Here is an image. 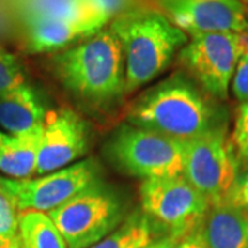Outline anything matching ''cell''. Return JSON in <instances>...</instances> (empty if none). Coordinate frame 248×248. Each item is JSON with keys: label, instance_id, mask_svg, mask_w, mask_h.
<instances>
[{"label": "cell", "instance_id": "obj_13", "mask_svg": "<svg viewBox=\"0 0 248 248\" xmlns=\"http://www.w3.org/2000/svg\"><path fill=\"white\" fill-rule=\"evenodd\" d=\"M43 102L31 84L0 95V125L11 135H19L43 125L46 117Z\"/></svg>", "mask_w": 248, "mask_h": 248}, {"label": "cell", "instance_id": "obj_25", "mask_svg": "<svg viewBox=\"0 0 248 248\" xmlns=\"http://www.w3.org/2000/svg\"><path fill=\"white\" fill-rule=\"evenodd\" d=\"M18 25L6 0H0V40L17 35Z\"/></svg>", "mask_w": 248, "mask_h": 248}, {"label": "cell", "instance_id": "obj_2", "mask_svg": "<svg viewBox=\"0 0 248 248\" xmlns=\"http://www.w3.org/2000/svg\"><path fill=\"white\" fill-rule=\"evenodd\" d=\"M51 69L63 89L90 107H107L125 94L123 51L108 28L51 54Z\"/></svg>", "mask_w": 248, "mask_h": 248}, {"label": "cell", "instance_id": "obj_16", "mask_svg": "<svg viewBox=\"0 0 248 248\" xmlns=\"http://www.w3.org/2000/svg\"><path fill=\"white\" fill-rule=\"evenodd\" d=\"M6 1L17 21L18 28L45 19L98 17L95 13L90 10L84 0H6Z\"/></svg>", "mask_w": 248, "mask_h": 248}, {"label": "cell", "instance_id": "obj_30", "mask_svg": "<svg viewBox=\"0 0 248 248\" xmlns=\"http://www.w3.org/2000/svg\"><path fill=\"white\" fill-rule=\"evenodd\" d=\"M6 135H7V134L3 133V131H0V145H1V142H3V140L6 138Z\"/></svg>", "mask_w": 248, "mask_h": 248}, {"label": "cell", "instance_id": "obj_10", "mask_svg": "<svg viewBox=\"0 0 248 248\" xmlns=\"http://www.w3.org/2000/svg\"><path fill=\"white\" fill-rule=\"evenodd\" d=\"M163 13L186 35H248V6L244 0H159Z\"/></svg>", "mask_w": 248, "mask_h": 248}, {"label": "cell", "instance_id": "obj_29", "mask_svg": "<svg viewBox=\"0 0 248 248\" xmlns=\"http://www.w3.org/2000/svg\"><path fill=\"white\" fill-rule=\"evenodd\" d=\"M10 248H22V247H21V243H19V239H18V234H17V237H16V239H13Z\"/></svg>", "mask_w": 248, "mask_h": 248}, {"label": "cell", "instance_id": "obj_23", "mask_svg": "<svg viewBox=\"0 0 248 248\" xmlns=\"http://www.w3.org/2000/svg\"><path fill=\"white\" fill-rule=\"evenodd\" d=\"M231 89L233 95L239 99L241 104L248 105V48L241 55L236 71L232 78Z\"/></svg>", "mask_w": 248, "mask_h": 248}, {"label": "cell", "instance_id": "obj_19", "mask_svg": "<svg viewBox=\"0 0 248 248\" xmlns=\"http://www.w3.org/2000/svg\"><path fill=\"white\" fill-rule=\"evenodd\" d=\"M28 83L24 66L18 57L0 43V95Z\"/></svg>", "mask_w": 248, "mask_h": 248}, {"label": "cell", "instance_id": "obj_9", "mask_svg": "<svg viewBox=\"0 0 248 248\" xmlns=\"http://www.w3.org/2000/svg\"><path fill=\"white\" fill-rule=\"evenodd\" d=\"M97 181H99L98 163L86 159L39 178L11 179L0 177V186L11 197L18 213L48 214Z\"/></svg>", "mask_w": 248, "mask_h": 248}, {"label": "cell", "instance_id": "obj_6", "mask_svg": "<svg viewBox=\"0 0 248 248\" xmlns=\"http://www.w3.org/2000/svg\"><path fill=\"white\" fill-rule=\"evenodd\" d=\"M140 197L142 213L177 241L197 231L211 208L182 174L142 181Z\"/></svg>", "mask_w": 248, "mask_h": 248}, {"label": "cell", "instance_id": "obj_4", "mask_svg": "<svg viewBox=\"0 0 248 248\" xmlns=\"http://www.w3.org/2000/svg\"><path fill=\"white\" fill-rule=\"evenodd\" d=\"M68 248H90L125 219L123 200L101 181L47 214Z\"/></svg>", "mask_w": 248, "mask_h": 248}, {"label": "cell", "instance_id": "obj_22", "mask_svg": "<svg viewBox=\"0 0 248 248\" xmlns=\"http://www.w3.org/2000/svg\"><path fill=\"white\" fill-rule=\"evenodd\" d=\"M18 215L16 205L0 186V236L13 240L18 234Z\"/></svg>", "mask_w": 248, "mask_h": 248}, {"label": "cell", "instance_id": "obj_27", "mask_svg": "<svg viewBox=\"0 0 248 248\" xmlns=\"http://www.w3.org/2000/svg\"><path fill=\"white\" fill-rule=\"evenodd\" d=\"M177 243V240L167 236V237H161V239L156 240L155 243H152L151 246H148V247L145 248H174Z\"/></svg>", "mask_w": 248, "mask_h": 248}, {"label": "cell", "instance_id": "obj_7", "mask_svg": "<svg viewBox=\"0 0 248 248\" xmlns=\"http://www.w3.org/2000/svg\"><path fill=\"white\" fill-rule=\"evenodd\" d=\"M184 142L182 175L211 207L223 205L240 172V164L232 151L226 128Z\"/></svg>", "mask_w": 248, "mask_h": 248}, {"label": "cell", "instance_id": "obj_1", "mask_svg": "<svg viewBox=\"0 0 248 248\" xmlns=\"http://www.w3.org/2000/svg\"><path fill=\"white\" fill-rule=\"evenodd\" d=\"M107 28L123 51L125 94L156 79L189 40V35L163 11L148 6L125 11L113 18Z\"/></svg>", "mask_w": 248, "mask_h": 248}, {"label": "cell", "instance_id": "obj_20", "mask_svg": "<svg viewBox=\"0 0 248 248\" xmlns=\"http://www.w3.org/2000/svg\"><path fill=\"white\" fill-rule=\"evenodd\" d=\"M229 143L240 166L248 167V105L241 104L236 110Z\"/></svg>", "mask_w": 248, "mask_h": 248}, {"label": "cell", "instance_id": "obj_5", "mask_svg": "<svg viewBox=\"0 0 248 248\" xmlns=\"http://www.w3.org/2000/svg\"><path fill=\"white\" fill-rule=\"evenodd\" d=\"M107 152L119 169L143 181L184 172V142L133 124L116 130Z\"/></svg>", "mask_w": 248, "mask_h": 248}, {"label": "cell", "instance_id": "obj_21", "mask_svg": "<svg viewBox=\"0 0 248 248\" xmlns=\"http://www.w3.org/2000/svg\"><path fill=\"white\" fill-rule=\"evenodd\" d=\"M93 13L105 19L108 24L128 10L143 6L141 0H84Z\"/></svg>", "mask_w": 248, "mask_h": 248}, {"label": "cell", "instance_id": "obj_3", "mask_svg": "<svg viewBox=\"0 0 248 248\" xmlns=\"http://www.w3.org/2000/svg\"><path fill=\"white\" fill-rule=\"evenodd\" d=\"M127 122L178 141L225 127L215 108L185 73L170 76L141 95L130 109Z\"/></svg>", "mask_w": 248, "mask_h": 248}, {"label": "cell", "instance_id": "obj_14", "mask_svg": "<svg viewBox=\"0 0 248 248\" xmlns=\"http://www.w3.org/2000/svg\"><path fill=\"white\" fill-rule=\"evenodd\" d=\"M200 232L208 248H248V211L226 204L211 207Z\"/></svg>", "mask_w": 248, "mask_h": 248}, {"label": "cell", "instance_id": "obj_11", "mask_svg": "<svg viewBox=\"0 0 248 248\" xmlns=\"http://www.w3.org/2000/svg\"><path fill=\"white\" fill-rule=\"evenodd\" d=\"M90 133L86 122L69 108L46 113L39 145L36 172L50 174L69 167L89 151Z\"/></svg>", "mask_w": 248, "mask_h": 248}, {"label": "cell", "instance_id": "obj_26", "mask_svg": "<svg viewBox=\"0 0 248 248\" xmlns=\"http://www.w3.org/2000/svg\"><path fill=\"white\" fill-rule=\"evenodd\" d=\"M174 248H208L205 241H204L203 236H202V232H200V228L195 231L193 233L187 234L186 237H184L182 240H179L175 247Z\"/></svg>", "mask_w": 248, "mask_h": 248}, {"label": "cell", "instance_id": "obj_15", "mask_svg": "<svg viewBox=\"0 0 248 248\" xmlns=\"http://www.w3.org/2000/svg\"><path fill=\"white\" fill-rule=\"evenodd\" d=\"M43 125L19 135L7 134L0 145V172L11 179H28L36 172Z\"/></svg>", "mask_w": 248, "mask_h": 248}, {"label": "cell", "instance_id": "obj_17", "mask_svg": "<svg viewBox=\"0 0 248 248\" xmlns=\"http://www.w3.org/2000/svg\"><path fill=\"white\" fill-rule=\"evenodd\" d=\"M163 236L159 228L142 211L125 217L115 231L90 248H145Z\"/></svg>", "mask_w": 248, "mask_h": 248}, {"label": "cell", "instance_id": "obj_28", "mask_svg": "<svg viewBox=\"0 0 248 248\" xmlns=\"http://www.w3.org/2000/svg\"><path fill=\"white\" fill-rule=\"evenodd\" d=\"M11 241H13V240H9L6 239V237H1V236H0V248H10Z\"/></svg>", "mask_w": 248, "mask_h": 248}, {"label": "cell", "instance_id": "obj_12", "mask_svg": "<svg viewBox=\"0 0 248 248\" xmlns=\"http://www.w3.org/2000/svg\"><path fill=\"white\" fill-rule=\"evenodd\" d=\"M108 27L98 17L57 18L32 22L18 28L21 48L28 54H55Z\"/></svg>", "mask_w": 248, "mask_h": 248}, {"label": "cell", "instance_id": "obj_18", "mask_svg": "<svg viewBox=\"0 0 248 248\" xmlns=\"http://www.w3.org/2000/svg\"><path fill=\"white\" fill-rule=\"evenodd\" d=\"M18 239L22 248H68L50 217L37 211L19 213Z\"/></svg>", "mask_w": 248, "mask_h": 248}, {"label": "cell", "instance_id": "obj_24", "mask_svg": "<svg viewBox=\"0 0 248 248\" xmlns=\"http://www.w3.org/2000/svg\"><path fill=\"white\" fill-rule=\"evenodd\" d=\"M225 204L248 211V167L240 170Z\"/></svg>", "mask_w": 248, "mask_h": 248}, {"label": "cell", "instance_id": "obj_8", "mask_svg": "<svg viewBox=\"0 0 248 248\" xmlns=\"http://www.w3.org/2000/svg\"><path fill=\"white\" fill-rule=\"evenodd\" d=\"M248 48V35H190L178 54V61L202 89L214 98L225 99L241 55Z\"/></svg>", "mask_w": 248, "mask_h": 248}]
</instances>
